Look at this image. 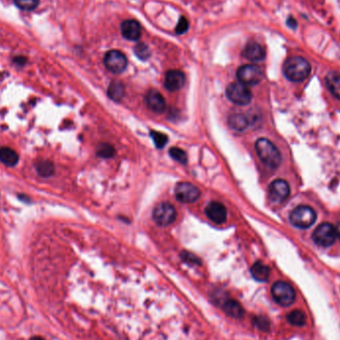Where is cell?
I'll use <instances>...</instances> for the list:
<instances>
[{"label":"cell","mask_w":340,"mask_h":340,"mask_svg":"<svg viewBox=\"0 0 340 340\" xmlns=\"http://www.w3.org/2000/svg\"><path fill=\"white\" fill-rule=\"evenodd\" d=\"M283 74L291 82L305 81L311 74L312 67L303 57L288 58L283 64Z\"/></svg>","instance_id":"cell-1"},{"label":"cell","mask_w":340,"mask_h":340,"mask_svg":"<svg viewBox=\"0 0 340 340\" xmlns=\"http://www.w3.org/2000/svg\"><path fill=\"white\" fill-rule=\"evenodd\" d=\"M256 151L259 158L270 168H278L282 162V154L277 146L267 139H259L256 142Z\"/></svg>","instance_id":"cell-2"},{"label":"cell","mask_w":340,"mask_h":340,"mask_svg":"<svg viewBox=\"0 0 340 340\" xmlns=\"http://www.w3.org/2000/svg\"><path fill=\"white\" fill-rule=\"evenodd\" d=\"M289 220L293 226L301 229H308L315 223L316 213L310 206L300 205L291 211Z\"/></svg>","instance_id":"cell-3"},{"label":"cell","mask_w":340,"mask_h":340,"mask_svg":"<svg viewBox=\"0 0 340 340\" xmlns=\"http://www.w3.org/2000/svg\"><path fill=\"white\" fill-rule=\"evenodd\" d=\"M272 295L277 304L282 307H289L295 300V291L289 283L276 282L272 286Z\"/></svg>","instance_id":"cell-4"},{"label":"cell","mask_w":340,"mask_h":340,"mask_svg":"<svg viewBox=\"0 0 340 340\" xmlns=\"http://www.w3.org/2000/svg\"><path fill=\"white\" fill-rule=\"evenodd\" d=\"M337 238L336 227L330 223H322L317 227L313 234L312 239L315 244L321 247H329L334 244Z\"/></svg>","instance_id":"cell-5"},{"label":"cell","mask_w":340,"mask_h":340,"mask_svg":"<svg viewBox=\"0 0 340 340\" xmlns=\"http://www.w3.org/2000/svg\"><path fill=\"white\" fill-rule=\"evenodd\" d=\"M237 78L240 83L246 86H255L264 79L263 69L257 65H244L238 69Z\"/></svg>","instance_id":"cell-6"},{"label":"cell","mask_w":340,"mask_h":340,"mask_svg":"<svg viewBox=\"0 0 340 340\" xmlns=\"http://www.w3.org/2000/svg\"><path fill=\"white\" fill-rule=\"evenodd\" d=\"M227 98L234 104L244 106L248 105L252 100V93L248 86L242 83H232L226 90Z\"/></svg>","instance_id":"cell-7"},{"label":"cell","mask_w":340,"mask_h":340,"mask_svg":"<svg viewBox=\"0 0 340 340\" xmlns=\"http://www.w3.org/2000/svg\"><path fill=\"white\" fill-rule=\"evenodd\" d=\"M152 218L154 222L159 226H169L176 219V210L174 206L170 203H159L153 209Z\"/></svg>","instance_id":"cell-8"},{"label":"cell","mask_w":340,"mask_h":340,"mask_svg":"<svg viewBox=\"0 0 340 340\" xmlns=\"http://www.w3.org/2000/svg\"><path fill=\"white\" fill-rule=\"evenodd\" d=\"M104 62L107 69L114 74L122 73L128 66L126 57L118 50L109 51L105 56Z\"/></svg>","instance_id":"cell-9"},{"label":"cell","mask_w":340,"mask_h":340,"mask_svg":"<svg viewBox=\"0 0 340 340\" xmlns=\"http://www.w3.org/2000/svg\"><path fill=\"white\" fill-rule=\"evenodd\" d=\"M200 190L190 182H180L175 188V196L182 203H193L200 198Z\"/></svg>","instance_id":"cell-10"},{"label":"cell","mask_w":340,"mask_h":340,"mask_svg":"<svg viewBox=\"0 0 340 340\" xmlns=\"http://www.w3.org/2000/svg\"><path fill=\"white\" fill-rule=\"evenodd\" d=\"M290 194V188L288 183L283 179H277L273 181L269 187V197L273 203L280 204L288 198Z\"/></svg>","instance_id":"cell-11"},{"label":"cell","mask_w":340,"mask_h":340,"mask_svg":"<svg viewBox=\"0 0 340 340\" xmlns=\"http://www.w3.org/2000/svg\"><path fill=\"white\" fill-rule=\"evenodd\" d=\"M205 213L207 217L216 224H223L226 221V207L220 202H210L205 209Z\"/></svg>","instance_id":"cell-12"},{"label":"cell","mask_w":340,"mask_h":340,"mask_svg":"<svg viewBox=\"0 0 340 340\" xmlns=\"http://www.w3.org/2000/svg\"><path fill=\"white\" fill-rule=\"evenodd\" d=\"M147 107L154 113H163L166 109V102L163 96L156 90H150L145 96Z\"/></svg>","instance_id":"cell-13"},{"label":"cell","mask_w":340,"mask_h":340,"mask_svg":"<svg viewBox=\"0 0 340 340\" xmlns=\"http://www.w3.org/2000/svg\"><path fill=\"white\" fill-rule=\"evenodd\" d=\"M120 29H121L122 36L128 40L137 41L141 38L142 27H141V24L137 20L129 19V20L123 21L121 23Z\"/></svg>","instance_id":"cell-14"},{"label":"cell","mask_w":340,"mask_h":340,"mask_svg":"<svg viewBox=\"0 0 340 340\" xmlns=\"http://www.w3.org/2000/svg\"><path fill=\"white\" fill-rule=\"evenodd\" d=\"M185 84V76L181 71L171 70L165 75L164 85L170 92H176L180 90Z\"/></svg>","instance_id":"cell-15"},{"label":"cell","mask_w":340,"mask_h":340,"mask_svg":"<svg viewBox=\"0 0 340 340\" xmlns=\"http://www.w3.org/2000/svg\"><path fill=\"white\" fill-rule=\"evenodd\" d=\"M243 56L251 62H259L265 59L266 50L262 45L252 41L246 45L243 51Z\"/></svg>","instance_id":"cell-16"},{"label":"cell","mask_w":340,"mask_h":340,"mask_svg":"<svg viewBox=\"0 0 340 340\" xmlns=\"http://www.w3.org/2000/svg\"><path fill=\"white\" fill-rule=\"evenodd\" d=\"M222 307H223L224 312H226V314L236 319L242 318L245 313L243 307L235 300L224 301L222 304Z\"/></svg>","instance_id":"cell-17"},{"label":"cell","mask_w":340,"mask_h":340,"mask_svg":"<svg viewBox=\"0 0 340 340\" xmlns=\"http://www.w3.org/2000/svg\"><path fill=\"white\" fill-rule=\"evenodd\" d=\"M325 84L330 93L340 100V74L336 72H329L325 77Z\"/></svg>","instance_id":"cell-18"},{"label":"cell","mask_w":340,"mask_h":340,"mask_svg":"<svg viewBox=\"0 0 340 340\" xmlns=\"http://www.w3.org/2000/svg\"><path fill=\"white\" fill-rule=\"evenodd\" d=\"M228 122L231 129L237 132H243L249 126V119L242 113H235L230 115Z\"/></svg>","instance_id":"cell-19"},{"label":"cell","mask_w":340,"mask_h":340,"mask_svg":"<svg viewBox=\"0 0 340 340\" xmlns=\"http://www.w3.org/2000/svg\"><path fill=\"white\" fill-rule=\"evenodd\" d=\"M253 278L258 282H267L270 276V268L262 262H256L251 269Z\"/></svg>","instance_id":"cell-20"},{"label":"cell","mask_w":340,"mask_h":340,"mask_svg":"<svg viewBox=\"0 0 340 340\" xmlns=\"http://www.w3.org/2000/svg\"><path fill=\"white\" fill-rule=\"evenodd\" d=\"M19 156L18 154L9 147L0 148V161L6 166H15L18 163Z\"/></svg>","instance_id":"cell-21"},{"label":"cell","mask_w":340,"mask_h":340,"mask_svg":"<svg viewBox=\"0 0 340 340\" xmlns=\"http://www.w3.org/2000/svg\"><path fill=\"white\" fill-rule=\"evenodd\" d=\"M108 95L113 101L119 102L124 97V87L122 83L118 81L112 82L108 90Z\"/></svg>","instance_id":"cell-22"},{"label":"cell","mask_w":340,"mask_h":340,"mask_svg":"<svg viewBox=\"0 0 340 340\" xmlns=\"http://www.w3.org/2000/svg\"><path fill=\"white\" fill-rule=\"evenodd\" d=\"M287 321L294 326H304L307 322V317L304 312L296 310L287 314Z\"/></svg>","instance_id":"cell-23"},{"label":"cell","mask_w":340,"mask_h":340,"mask_svg":"<svg viewBox=\"0 0 340 340\" xmlns=\"http://www.w3.org/2000/svg\"><path fill=\"white\" fill-rule=\"evenodd\" d=\"M36 170L41 176L48 177L54 173V165L50 161L42 160L36 164Z\"/></svg>","instance_id":"cell-24"},{"label":"cell","mask_w":340,"mask_h":340,"mask_svg":"<svg viewBox=\"0 0 340 340\" xmlns=\"http://www.w3.org/2000/svg\"><path fill=\"white\" fill-rule=\"evenodd\" d=\"M169 154L170 156L174 160H176V161H178V162H180L182 164H186L187 163V155H186L185 151L182 150L181 148L171 147L169 150Z\"/></svg>","instance_id":"cell-25"},{"label":"cell","mask_w":340,"mask_h":340,"mask_svg":"<svg viewBox=\"0 0 340 340\" xmlns=\"http://www.w3.org/2000/svg\"><path fill=\"white\" fill-rule=\"evenodd\" d=\"M39 1L40 0H14V3L18 8L24 11H31L38 6Z\"/></svg>","instance_id":"cell-26"},{"label":"cell","mask_w":340,"mask_h":340,"mask_svg":"<svg viewBox=\"0 0 340 340\" xmlns=\"http://www.w3.org/2000/svg\"><path fill=\"white\" fill-rule=\"evenodd\" d=\"M135 53L141 60H147L150 57V50L144 43H139L135 47Z\"/></svg>","instance_id":"cell-27"},{"label":"cell","mask_w":340,"mask_h":340,"mask_svg":"<svg viewBox=\"0 0 340 340\" xmlns=\"http://www.w3.org/2000/svg\"><path fill=\"white\" fill-rule=\"evenodd\" d=\"M151 138L153 139V142L155 143L156 147L158 148H162L164 147V145L167 143V137L162 134V133H158V132H155V131H152L151 132Z\"/></svg>","instance_id":"cell-28"},{"label":"cell","mask_w":340,"mask_h":340,"mask_svg":"<svg viewBox=\"0 0 340 340\" xmlns=\"http://www.w3.org/2000/svg\"><path fill=\"white\" fill-rule=\"evenodd\" d=\"M113 153H114V149H113V146L110 145V144H107V143L101 144L98 148V155H100L101 157H104V158L112 157Z\"/></svg>","instance_id":"cell-29"},{"label":"cell","mask_w":340,"mask_h":340,"mask_svg":"<svg viewBox=\"0 0 340 340\" xmlns=\"http://www.w3.org/2000/svg\"><path fill=\"white\" fill-rule=\"evenodd\" d=\"M254 324L259 329H261L263 331H269L270 330L271 322L265 316H256L254 318Z\"/></svg>","instance_id":"cell-30"},{"label":"cell","mask_w":340,"mask_h":340,"mask_svg":"<svg viewBox=\"0 0 340 340\" xmlns=\"http://www.w3.org/2000/svg\"><path fill=\"white\" fill-rule=\"evenodd\" d=\"M189 28V22L188 20L185 18V17H180L178 23H177V26L175 28V31L177 34L181 35V34H184L187 32V30Z\"/></svg>","instance_id":"cell-31"},{"label":"cell","mask_w":340,"mask_h":340,"mask_svg":"<svg viewBox=\"0 0 340 340\" xmlns=\"http://www.w3.org/2000/svg\"><path fill=\"white\" fill-rule=\"evenodd\" d=\"M181 258L183 259V261H185L186 263H189V264H192V265H200L201 264V261L199 260L198 258L196 256L191 254V253H187V252H184L181 254Z\"/></svg>","instance_id":"cell-32"},{"label":"cell","mask_w":340,"mask_h":340,"mask_svg":"<svg viewBox=\"0 0 340 340\" xmlns=\"http://www.w3.org/2000/svg\"><path fill=\"white\" fill-rule=\"evenodd\" d=\"M286 23H287V25H288L290 28L295 29L296 28V26H298L296 20H295L294 18H292V17H289V18L287 19Z\"/></svg>","instance_id":"cell-33"},{"label":"cell","mask_w":340,"mask_h":340,"mask_svg":"<svg viewBox=\"0 0 340 340\" xmlns=\"http://www.w3.org/2000/svg\"><path fill=\"white\" fill-rule=\"evenodd\" d=\"M14 62H15L16 64L23 65V64H25V62H26V59H25L24 57H16V58L14 59Z\"/></svg>","instance_id":"cell-34"},{"label":"cell","mask_w":340,"mask_h":340,"mask_svg":"<svg viewBox=\"0 0 340 340\" xmlns=\"http://www.w3.org/2000/svg\"><path fill=\"white\" fill-rule=\"evenodd\" d=\"M30 340H44V338H42L41 336H33Z\"/></svg>","instance_id":"cell-35"},{"label":"cell","mask_w":340,"mask_h":340,"mask_svg":"<svg viewBox=\"0 0 340 340\" xmlns=\"http://www.w3.org/2000/svg\"><path fill=\"white\" fill-rule=\"evenodd\" d=\"M336 231H337V238L340 239V224L338 225V227L336 228Z\"/></svg>","instance_id":"cell-36"}]
</instances>
